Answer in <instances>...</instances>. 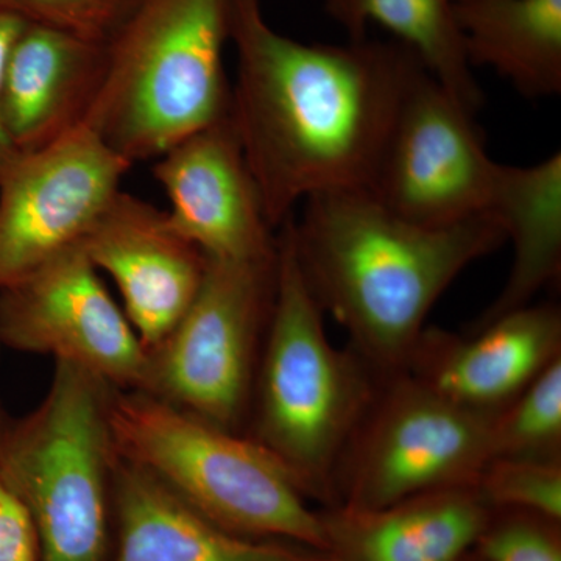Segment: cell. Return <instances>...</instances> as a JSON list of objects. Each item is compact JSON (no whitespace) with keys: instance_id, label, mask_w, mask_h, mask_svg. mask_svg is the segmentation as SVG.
<instances>
[{"instance_id":"obj_1","label":"cell","mask_w":561,"mask_h":561,"mask_svg":"<svg viewBox=\"0 0 561 561\" xmlns=\"http://www.w3.org/2000/svg\"><path fill=\"white\" fill-rule=\"evenodd\" d=\"M230 43V116L272 227L313 195L371 190L402 102L427 70L419 55L397 39H291L261 0H232Z\"/></svg>"},{"instance_id":"obj_2","label":"cell","mask_w":561,"mask_h":561,"mask_svg":"<svg viewBox=\"0 0 561 561\" xmlns=\"http://www.w3.org/2000/svg\"><path fill=\"white\" fill-rule=\"evenodd\" d=\"M287 221L313 298L381 378L404 371L435 302L457 276L507 242L493 210L424 227L391 213L370 190L313 195Z\"/></svg>"},{"instance_id":"obj_3","label":"cell","mask_w":561,"mask_h":561,"mask_svg":"<svg viewBox=\"0 0 561 561\" xmlns=\"http://www.w3.org/2000/svg\"><path fill=\"white\" fill-rule=\"evenodd\" d=\"M287 220L278 230L275 300L245 435L306 496L334 502L339 465L381 376L351 346L335 348L328 339L323 309L302 276Z\"/></svg>"},{"instance_id":"obj_4","label":"cell","mask_w":561,"mask_h":561,"mask_svg":"<svg viewBox=\"0 0 561 561\" xmlns=\"http://www.w3.org/2000/svg\"><path fill=\"white\" fill-rule=\"evenodd\" d=\"M108 424L122 460L209 522L243 537L330 552L323 516L249 435L221 430L144 391L114 387Z\"/></svg>"},{"instance_id":"obj_5","label":"cell","mask_w":561,"mask_h":561,"mask_svg":"<svg viewBox=\"0 0 561 561\" xmlns=\"http://www.w3.org/2000/svg\"><path fill=\"white\" fill-rule=\"evenodd\" d=\"M231 3L142 0L108 44L105 80L84 124L131 165L230 114Z\"/></svg>"},{"instance_id":"obj_6","label":"cell","mask_w":561,"mask_h":561,"mask_svg":"<svg viewBox=\"0 0 561 561\" xmlns=\"http://www.w3.org/2000/svg\"><path fill=\"white\" fill-rule=\"evenodd\" d=\"M113 387L55 362L43 401L0 430V472L31 518L39 561H110L117 454Z\"/></svg>"},{"instance_id":"obj_7","label":"cell","mask_w":561,"mask_h":561,"mask_svg":"<svg viewBox=\"0 0 561 561\" xmlns=\"http://www.w3.org/2000/svg\"><path fill=\"white\" fill-rule=\"evenodd\" d=\"M272 260H209L197 297L149 351L144 393L245 434L276 290ZM139 391V390H138Z\"/></svg>"},{"instance_id":"obj_8","label":"cell","mask_w":561,"mask_h":561,"mask_svg":"<svg viewBox=\"0 0 561 561\" xmlns=\"http://www.w3.org/2000/svg\"><path fill=\"white\" fill-rule=\"evenodd\" d=\"M493 416L453 404L404 371L381 378L339 465L335 501L370 511L474 485L491 459Z\"/></svg>"},{"instance_id":"obj_9","label":"cell","mask_w":561,"mask_h":561,"mask_svg":"<svg viewBox=\"0 0 561 561\" xmlns=\"http://www.w3.org/2000/svg\"><path fill=\"white\" fill-rule=\"evenodd\" d=\"M131 164L87 124L0 164V289L81 247Z\"/></svg>"},{"instance_id":"obj_10","label":"cell","mask_w":561,"mask_h":561,"mask_svg":"<svg viewBox=\"0 0 561 561\" xmlns=\"http://www.w3.org/2000/svg\"><path fill=\"white\" fill-rule=\"evenodd\" d=\"M474 116L424 70L402 102L371 194L424 227L489 213L501 164L486 153Z\"/></svg>"},{"instance_id":"obj_11","label":"cell","mask_w":561,"mask_h":561,"mask_svg":"<svg viewBox=\"0 0 561 561\" xmlns=\"http://www.w3.org/2000/svg\"><path fill=\"white\" fill-rule=\"evenodd\" d=\"M0 348L76 365L119 390H142L149 350L81 247L0 289Z\"/></svg>"},{"instance_id":"obj_12","label":"cell","mask_w":561,"mask_h":561,"mask_svg":"<svg viewBox=\"0 0 561 561\" xmlns=\"http://www.w3.org/2000/svg\"><path fill=\"white\" fill-rule=\"evenodd\" d=\"M173 227L209 260L264 261L278 251L230 114L154 160Z\"/></svg>"},{"instance_id":"obj_13","label":"cell","mask_w":561,"mask_h":561,"mask_svg":"<svg viewBox=\"0 0 561 561\" xmlns=\"http://www.w3.org/2000/svg\"><path fill=\"white\" fill-rule=\"evenodd\" d=\"M81 250L117 286L122 309L147 350L171 334L191 308L208 257L173 227L168 210L121 191Z\"/></svg>"},{"instance_id":"obj_14","label":"cell","mask_w":561,"mask_h":561,"mask_svg":"<svg viewBox=\"0 0 561 561\" xmlns=\"http://www.w3.org/2000/svg\"><path fill=\"white\" fill-rule=\"evenodd\" d=\"M559 357L561 311L545 302L463 335L426 328L404 373L453 404L496 415Z\"/></svg>"},{"instance_id":"obj_15","label":"cell","mask_w":561,"mask_h":561,"mask_svg":"<svg viewBox=\"0 0 561 561\" xmlns=\"http://www.w3.org/2000/svg\"><path fill=\"white\" fill-rule=\"evenodd\" d=\"M108 46L25 21L0 88V124L16 151H35L79 128L98 101Z\"/></svg>"},{"instance_id":"obj_16","label":"cell","mask_w":561,"mask_h":561,"mask_svg":"<svg viewBox=\"0 0 561 561\" xmlns=\"http://www.w3.org/2000/svg\"><path fill=\"white\" fill-rule=\"evenodd\" d=\"M110 561H334L295 542L243 537L117 456Z\"/></svg>"},{"instance_id":"obj_17","label":"cell","mask_w":561,"mask_h":561,"mask_svg":"<svg viewBox=\"0 0 561 561\" xmlns=\"http://www.w3.org/2000/svg\"><path fill=\"white\" fill-rule=\"evenodd\" d=\"M474 485L416 494L381 508L343 507L324 518L330 552L351 561H459L489 523Z\"/></svg>"},{"instance_id":"obj_18","label":"cell","mask_w":561,"mask_h":561,"mask_svg":"<svg viewBox=\"0 0 561 561\" xmlns=\"http://www.w3.org/2000/svg\"><path fill=\"white\" fill-rule=\"evenodd\" d=\"M513 245L511 275L471 324L479 330L505 313L534 305L561 278V153L529 168L500 165L491 208Z\"/></svg>"},{"instance_id":"obj_19","label":"cell","mask_w":561,"mask_h":561,"mask_svg":"<svg viewBox=\"0 0 561 561\" xmlns=\"http://www.w3.org/2000/svg\"><path fill=\"white\" fill-rule=\"evenodd\" d=\"M471 68L494 69L523 98L561 92V0H454Z\"/></svg>"},{"instance_id":"obj_20","label":"cell","mask_w":561,"mask_h":561,"mask_svg":"<svg viewBox=\"0 0 561 561\" xmlns=\"http://www.w3.org/2000/svg\"><path fill=\"white\" fill-rule=\"evenodd\" d=\"M324 10L348 33L350 41L367 38L370 24L419 55L424 68L471 113L481 111L483 92L472 76L454 0H323Z\"/></svg>"},{"instance_id":"obj_21","label":"cell","mask_w":561,"mask_h":561,"mask_svg":"<svg viewBox=\"0 0 561 561\" xmlns=\"http://www.w3.org/2000/svg\"><path fill=\"white\" fill-rule=\"evenodd\" d=\"M494 457L561 459V357L493 416Z\"/></svg>"},{"instance_id":"obj_22","label":"cell","mask_w":561,"mask_h":561,"mask_svg":"<svg viewBox=\"0 0 561 561\" xmlns=\"http://www.w3.org/2000/svg\"><path fill=\"white\" fill-rule=\"evenodd\" d=\"M476 490L489 507L561 519V459L494 457L482 468Z\"/></svg>"},{"instance_id":"obj_23","label":"cell","mask_w":561,"mask_h":561,"mask_svg":"<svg viewBox=\"0 0 561 561\" xmlns=\"http://www.w3.org/2000/svg\"><path fill=\"white\" fill-rule=\"evenodd\" d=\"M142 0H0L22 20L50 25L108 46Z\"/></svg>"},{"instance_id":"obj_24","label":"cell","mask_w":561,"mask_h":561,"mask_svg":"<svg viewBox=\"0 0 561 561\" xmlns=\"http://www.w3.org/2000/svg\"><path fill=\"white\" fill-rule=\"evenodd\" d=\"M527 516L504 519L494 527L486 523L481 537L486 561H561V549L553 531L545 526L552 519L526 512ZM557 523V522H556Z\"/></svg>"},{"instance_id":"obj_25","label":"cell","mask_w":561,"mask_h":561,"mask_svg":"<svg viewBox=\"0 0 561 561\" xmlns=\"http://www.w3.org/2000/svg\"><path fill=\"white\" fill-rule=\"evenodd\" d=\"M7 413L0 401V430ZM0 561H39L31 518L0 472Z\"/></svg>"},{"instance_id":"obj_26","label":"cell","mask_w":561,"mask_h":561,"mask_svg":"<svg viewBox=\"0 0 561 561\" xmlns=\"http://www.w3.org/2000/svg\"><path fill=\"white\" fill-rule=\"evenodd\" d=\"M25 20L20 14L0 7V88H2L3 68H5L7 55L18 33H20ZM13 147L10 146L5 133L0 124V164L14 153Z\"/></svg>"}]
</instances>
